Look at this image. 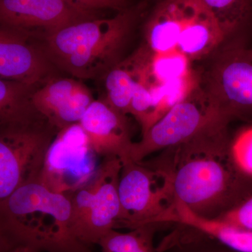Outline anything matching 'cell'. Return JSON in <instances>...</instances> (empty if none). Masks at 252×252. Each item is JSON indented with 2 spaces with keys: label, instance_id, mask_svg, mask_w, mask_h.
Here are the masks:
<instances>
[{
  "label": "cell",
  "instance_id": "6da1fadb",
  "mask_svg": "<svg viewBox=\"0 0 252 252\" xmlns=\"http://www.w3.org/2000/svg\"><path fill=\"white\" fill-rule=\"evenodd\" d=\"M222 121L190 140L175 146L172 177L175 198L197 215L211 218L232 205L238 177L228 147L226 125Z\"/></svg>",
  "mask_w": 252,
  "mask_h": 252
},
{
  "label": "cell",
  "instance_id": "7a4b0ae2",
  "mask_svg": "<svg viewBox=\"0 0 252 252\" xmlns=\"http://www.w3.org/2000/svg\"><path fill=\"white\" fill-rule=\"evenodd\" d=\"M1 252H92L73 229L69 196L39 182L23 186L0 201Z\"/></svg>",
  "mask_w": 252,
  "mask_h": 252
},
{
  "label": "cell",
  "instance_id": "3957f363",
  "mask_svg": "<svg viewBox=\"0 0 252 252\" xmlns=\"http://www.w3.org/2000/svg\"><path fill=\"white\" fill-rule=\"evenodd\" d=\"M141 11L137 6L112 17L81 20L41 41L60 72L80 80L102 79L125 59Z\"/></svg>",
  "mask_w": 252,
  "mask_h": 252
},
{
  "label": "cell",
  "instance_id": "277c9868",
  "mask_svg": "<svg viewBox=\"0 0 252 252\" xmlns=\"http://www.w3.org/2000/svg\"><path fill=\"white\" fill-rule=\"evenodd\" d=\"M123 163L119 183L121 213L117 228L167 222L175 203L172 177L167 169L132 160Z\"/></svg>",
  "mask_w": 252,
  "mask_h": 252
},
{
  "label": "cell",
  "instance_id": "5b68a950",
  "mask_svg": "<svg viewBox=\"0 0 252 252\" xmlns=\"http://www.w3.org/2000/svg\"><path fill=\"white\" fill-rule=\"evenodd\" d=\"M122 160L104 158L93 180L69 196L74 233L88 246L97 245L112 229H117L121 205L119 183Z\"/></svg>",
  "mask_w": 252,
  "mask_h": 252
},
{
  "label": "cell",
  "instance_id": "8992f818",
  "mask_svg": "<svg viewBox=\"0 0 252 252\" xmlns=\"http://www.w3.org/2000/svg\"><path fill=\"white\" fill-rule=\"evenodd\" d=\"M229 117L200 81L187 97L174 106L143 134L140 142H134L131 160L141 162L154 152L184 143Z\"/></svg>",
  "mask_w": 252,
  "mask_h": 252
},
{
  "label": "cell",
  "instance_id": "52a82bcc",
  "mask_svg": "<svg viewBox=\"0 0 252 252\" xmlns=\"http://www.w3.org/2000/svg\"><path fill=\"white\" fill-rule=\"evenodd\" d=\"M59 132L47 120L0 127V201L39 180Z\"/></svg>",
  "mask_w": 252,
  "mask_h": 252
},
{
  "label": "cell",
  "instance_id": "ba28073f",
  "mask_svg": "<svg viewBox=\"0 0 252 252\" xmlns=\"http://www.w3.org/2000/svg\"><path fill=\"white\" fill-rule=\"evenodd\" d=\"M94 154L79 124L64 129L53 142L36 182L69 197L95 175Z\"/></svg>",
  "mask_w": 252,
  "mask_h": 252
},
{
  "label": "cell",
  "instance_id": "9c48e42d",
  "mask_svg": "<svg viewBox=\"0 0 252 252\" xmlns=\"http://www.w3.org/2000/svg\"><path fill=\"white\" fill-rule=\"evenodd\" d=\"M223 50L201 84L230 117L235 112L252 110V50L239 46Z\"/></svg>",
  "mask_w": 252,
  "mask_h": 252
},
{
  "label": "cell",
  "instance_id": "30bf717a",
  "mask_svg": "<svg viewBox=\"0 0 252 252\" xmlns=\"http://www.w3.org/2000/svg\"><path fill=\"white\" fill-rule=\"evenodd\" d=\"M67 0H0V26L42 40L63 28L95 17Z\"/></svg>",
  "mask_w": 252,
  "mask_h": 252
},
{
  "label": "cell",
  "instance_id": "8fae6325",
  "mask_svg": "<svg viewBox=\"0 0 252 252\" xmlns=\"http://www.w3.org/2000/svg\"><path fill=\"white\" fill-rule=\"evenodd\" d=\"M60 72L41 40L0 26V79L41 87Z\"/></svg>",
  "mask_w": 252,
  "mask_h": 252
},
{
  "label": "cell",
  "instance_id": "7c38bea8",
  "mask_svg": "<svg viewBox=\"0 0 252 252\" xmlns=\"http://www.w3.org/2000/svg\"><path fill=\"white\" fill-rule=\"evenodd\" d=\"M127 116L103 99L91 104L79 125L97 155L104 158H118L123 162L131 160L134 142Z\"/></svg>",
  "mask_w": 252,
  "mask_h": 252
},
{
  "label": "cell",
  "instance_id": "4fadbf2b",
  "mask_svg": "<svg viewBox=\"0 0 252 252\" xmlns=\"http://www.w3.org/2000/svg\"><path fill=\"white\" fill-rule=\"evenodd\" d=\"M34 101L46 120L61 132L79 124L94 99L80 79L59 76L36 90Z\"/></svg>",
  "mask_w": 252,
  "mask_h": 252
},
{
  "label": "cell",
  "instance_id": "5bb4252c",
  "mask_svg": "<svg viewBox=\"0 0 252 252\" xmlns=\"http://www.w3.org/2000/svg\"><path fill=\"white\" fill-rule=\"evenodd\" d=\"M196 0H162L144 26L145 44L152 53L177 49L189 15Z\"/></svg>",
  "mask_w": 252,
  "mask_h": 252
},
{
  "label": "cell",
  "instance_id": "9a60e30c",
  "mask_svg": "<svg viewBox=\"0 0 252 252\" xmlns=\"http://www.w3.org/2000/svg\"><path fill=\"white\" fill-rule=\"evenodd\" d=\"M226 39L201 0H196L181 34L177 49L190 61L209 56Z\"/></svg>",
  "mask_w": 252,
  "mask_h": 252
},
{
  "label": "cell",
  "instance_id": "2e32d148",
  "mask_svg": "<svg viewBox=\"0 0 252 252\" xmlns=\"http://www.w3.org/2000/svg\"><path fill=\"white\" fill-rule=\"evenodd\" d=\"M149 54L150 51L146 45L141 46L102 79L106 92L103 99L126 115L130 114L132 95Z\"/></svg>",
  "mask_w": 252,
  "mask_h": 252
},
{
  "label": "cell",
  "instance_id": "e0dca14e",
  "mask_svg": "<svg viewBox=\"0 0 252 252\" xmlns=\"http://www.w3.org/2000/svg\"><path fill=\"white\" fill-rule=\"evenodd\" d=\"M40 86L0 79V127H17L46 120L34 95Z\"/></svg>",
  "mask_w": 252,
  "mask_h": 252
},
{
  "label": "cell",
  "instance_id": "ac0fdd59",
  "mask_svg": "<svg viewBox=\"0 0 252 252\" xmlns=\"http://www.w3.org/2000/svg\"><path fill=\"white\" fill-rule=\"evenodd\" d=\"M168 221L178 222L195 228L235 251L252 252V231L240 229L217 218L197 215L179 199L175 198L173 212Z\"/></svg>",
  "mask_w": 252,
  "mask_h": 252
},
{
  "label": "cell",
  "instance_id": "d6986e66",
  "mask_svg": "<svg viewBox=\"0 0 252 252\" xmlns=\"http://www.w3.org/2000/svg\"><path fill=\"white\" fill-rule=\"evenodd\" d=\"M190 59L177 49L163 53H151L149 76L156 83L165 84L188 77L194 70Z\"/></svg>",
  "mask_w": 252,
  "mask_h": 252
},
{
  "label": "cell",
  "instance_id": "ffe728a7",
  "mask_svg": "<svg viewBox=\"0 0 252 252\" xmlns=\"http://www.w3.org/2000/svg\"><path fill=\"white\" fill-rule=\"evenodd\" d=\"M154 225H140L123 233L112 229L97 244L102 252H155L153 247Z\"/></svg>",
  "mask_w": 252,
  "mask_h": 252
},
{
  "label": "cell",
  "instance_id": "44dd1931",
  "mask_svg": "<svg viewBox=\"0 0 252 252\" xmlns=\"http://www.w3.org/2000/svg\"><path fill=\"white\" fill-rule=\"evenodd\" d=\"M216 19L225 37L238 31L248 21L252 0H201Z\"/></svg>",
  "mask_w": 252,
  "mask_h": 252
},
{
  "label": "cell",
  "instance_id": "7402d4cb",
  "mask_svg": "<svg viewBox=\"0 0 252 252\" xmlns=\"http://www.w3.org/2000/svg\"><path fill=\"white\" fill-rule=\"evenodd\" d=\"M230 152L239 171L252 177V126L243 129L235 137Z\"/></svg>",
  "mask_w": 252,
  "mask_h": 252
},
{
  "label": "cell",
  "instance_id": "603a6c76",
  "mask_svg": "<svg viewBox=\"0 0 252 252\" xmlns=\"http://www.w3.org/2000/svg\"><path fill=\"white\" fill-rule=\"evenodd\" d=\"M217 219L240 229L252 231V197Z\"/></svg>",
  "mask_w": 252,
  "mask_h": 252
},
{
  "label": "cell",
  "instance_id": "cb8c5ba5",
  "mask_svg": "<svg viewBox=\"0 0 252 252\" xmlns=\"http://www.w3.org/2000/svg\"><path fill=\"white\" fill-rule=\"evenodd\" d=\"M71 4L86 10L94 11L100 9H114L118 11L127 9L129 0H67Z\"/></svg>",
  "mask_w": 252,
  "mask_h": 252
},
{
  "label": "cell",
  "instance_id": "d4e9b609",
  "mask_svg": "<svg viewBox=\"0 0 252 252\" xmlns=\"http://www.w3.org/2000/svg\"><path fill=\"white\" fill-rule=\"evenodd\" d=\"M9 252H36L34 250H31L30 248H18L14 249V250H11Z\"/></svg>",
  "mask_w": 252,
  "mask_h": 252
},
{
  "label": "cell",
  "instance_id": "484cf974",
  "mask_svg": "<svg viewBox=\"0 0 252 252\" xmlns=\"http://www.w3.org/2000/svg\"><path fill=\"white\" fill-rule=\"evenodd\" d=\"M155 1H157V2H159V1H162V0H155Z\"/></svg>",
  "mask_w": 252,
  "mask_h": 252
}]
</instances>
